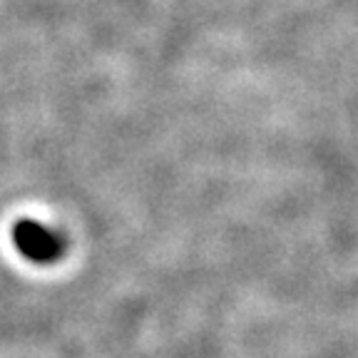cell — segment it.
Returning a JSON list of instances; mask_svg holds the SVG:
<instances>
[{"instance_id": "1", "label": "cell", "mask_w": 358, "mask_h": 358, "mask_svg": "<svg viewBox=\"0 0 358 358\" xmlns=\"http://www.w3.org/2000/svg\"><path fill=\"white\" fill-rule=\"evenodd\" d=\"M13 239H15L17 252L35 264L55 262L62 254V249H65V244H62V239L55 231H50L38 222H30V219H22V222L15 224Z\"/></svg>"}]
</instances>
